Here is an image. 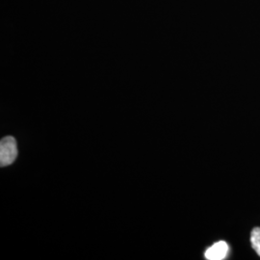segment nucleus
<instances>
[{"label": "nucleus", "mask_w": 260, "mask_h": 260, "mask_svg": "<svg viewBox=\"0 0 260 260\" xmlns=\"http://www.w3.org/2000/svg\"><path fill=\"white\" fill-rule=\"evenodd\" d=\"M18 156V147L16 139L12 136L5 137L0 142V165L9 166Z\"/></svg>", "instance_id": "nucleus-1"}, {"label": "nucleus", "mask_w": 260, "mask_h": 260, "mask_svg": "<svg viewBox=\"0 0 260 260\" xmlns=\"http://www.w3.org/2000/svg\"><path fill=\"white\" fill-rule=\"evenodd\" d=\"M229 251L230 248L225 242H217L206 250L205 258L208 260H223L226 257Z\"/></svg>", "instance_id": "nucleus-2"}, {"label": "nucleus", "mask_w": 260, "mask_h": 260, "mask_svg": "<svg viewBox=\"0 0 260 260\" xmlns=\"http://www.w3.org/2000/svg\"><path fill=\"white\" fill-rule=\"evenodd\" d=\"M251 243L252 249L260 256V228H254L251 231Z\"/></svg>", "instance_id": "nucleus-3"}]
</instances>
